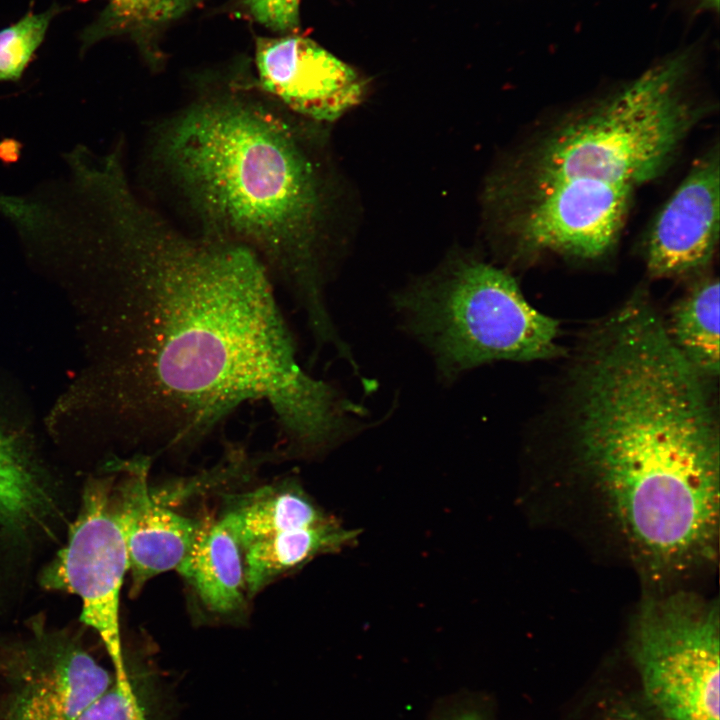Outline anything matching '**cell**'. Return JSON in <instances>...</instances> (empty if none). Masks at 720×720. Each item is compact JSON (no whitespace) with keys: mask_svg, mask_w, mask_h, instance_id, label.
<instances>
[{"mask_svg":"<svg viewBox=\"0 0 720 720\" xmlns=\"http://www.w3.org/2000/svg\"><path fill=\"white\" fill-rule=\"evenodd\" d=\"M110 288L107 402L135 441L186 451L263 401L295 450L341 427L347 399L308 374L260 258L178 230L122 175L102 181L76 225Z\"/></svg>","mask_w":720,"mask_h":720,"instance_id":"6da1fadb","label":"cell"},{"mask_svg":"<svg viewBox=\"0 0 720 720\" xmlns=\"http://www.w3.org/2000/svg\"><path fill=\"white\" fill-rule=\"evenodd\" d=\"M704 381L640 295L592 330L574 370L575 462L655 580L717 553L719 426Z\"/></svg>","mask_w":720,"mask_h":720,"instance_id":"7a4b0ae2","label":"cell"},{"mask_svg":"<svg viewBox=\"0 0 720 720\" xmlns=\"http://www.w3.org/2000/svg\"><path fill=\"white\" fill-rule=\"evenodd\" d=\"M298 118L258 87L201 92L159 125L150 158L194 234L252 250L329 345L339 334L321 256L325 185Z\"/></svg>","mask_w":720,"mask_h":720,"instance_id":"3957f363","label":"cell"},{"mask_svg":"<svg viewBox=\"0 0 720 720\" xmlns=\"http://www.w3.org/2000/svg\"><path fill=\"white\" fill-rule=\"evenodd\" d=\"M688 66L686 55L670 57L561 124L528 155L514 192L634 191L658 176L698 120L684 89Z\"/></svg>","mask_w":720,"mask_h":720,"instance_id":"277c9868","label":"cell"},{"mask_svg":"<svg viewBox=\"0 0 720 720\" xmlns=\"http://www.w3.org/2000/svg\"><path fill=\"white\" fill-rule=\"evenodd\" d=\"M393 306L446 381L493 361L562 354L558 321L533 308L512 276L481 261H453L399 291Z\"/></svg>","mask_w":720,"mask_h":720,"instance_id":"5b68a950","label":"cell"},{"mask_svg":"<svg viewBox=\"0 0 720 720\" xmlns=\"http://www.w3.org/2000/svg\"><path fill=\"white\" fill-rule=\"evenodd\" d=\"M629 651L649 720H719L717 604L687 592L648 599Z\"/></svg>","mask_w":720,"mask_h":720,"instance_id":"8992f818","label":"cell"},{"mask_svg":"<svg viewBox=\"0 0 720 720\" xmlns=\"http://www.w3.org/2000/svg\"><path fill=\"white\" fill-rule=\"evenodd\" d=\"M113 483L107 477L88 482L67 543L42 571L40 584L81 599L80 620L101 638L115 677L126 678L119 605L129 559L115 511Z\"/></svg>","mask_w":720,"mask_h":720,"instance_id":"52a82bcc","label":"cell"},{"mask_svg":"<svg viewBox=\"0 0 720 720\" xmlns=\"http://www.w3.org/2000/svg\"><path fill=\"white\" fill-rule=\"evenodd\" d=\"M17 649L11 672L7 720H76L115 679L64 632L40 623Z\"/></svg>","mask_w":720,"mask_h":720,"instance_id":"ba28073f","label":"cell"},{"mask_svg":"<svg viewBox=\"0 0 720 720\" xmlns=\"http://www.w3.org/2000/svg\"><path fill=\"white\" fill-rule=\"evenodd\" d=\"M257 87L291 113L329 122L358 104L363 81L349 65L310 39L260 38Z\"/></svg>","mask_w":720,"mask_h":720,"instance_id":"9c48e42d","label":"cell"},{"mask_svg":"<svg viewBox=\"0 0 720 720\" xmlns=\"http://www.w3.org/2000/svg\"><path fill=\"white\" fill-rule=\"evenodd\" d=\"M719 153L699 159L666 202L647 242V267L654 277L696 272L713 257L719 237Z\"/></svg>","mask_w":720,"mask_h":720,"instance_id":"30bf717a","label":"cell"},{"mask_svg":"<svg viewBox=\"0 0 720 720\" xmlns=\"http://www.w3.org/2000/svg\"><path fill=\"white\" fill-rule=\"evenodd\" d=\"M151 460L133 457L114 467L123 476L113 483L118 522L126 542L131 594L158 574L177 570L193 546L202 525L160 504L151 494L148 472Z\"/></svg>","mask_w":720,"mask_h":720,"instance_id":"8fae6325","label":"cell"},{"mask_svg":"<svg viewBox=\"0 0 720 720\" xmlns=\"http://www.w3.org/2000/svg\"><path fill=\"white\" fill-rule=\"evenodd\" d=\"M244 549L220 519L202 526L177 571L213 612L231 614L244 602Z\"/></svg>","mask_w":720,"mask_h":720,"instance_id":"7c38bea8","label":"cell"},{"mask_svg":"<svg viewBox=\"0 0 720 720\" xmlns=\"http://www.w3.org/2000/svg\"><path fill=\"white\" fill-rule=\"evenodd\" d=\"M359 530L329 517L321 523L279 532L244 549L246 591L256 594L272 580L318 555L335 553L356 542Z\"/></svg>","mask_w":720,"mask_h":720,"instance_id":"4fadbf2b","label":"cell"},{"mask_svg":"<svg viewBox=\"0 0 720 720\" xmlns=\"http://www.w3.org/2000/svg\"><path fill=\"white\" fill-rule=\"evenodd\" d=\"M326 515L294 480L235 497L221 520L243 549L264 537L323 522Z\"/></svg>","mask_w":720,"mask_h":720,"instance_id":"5bb4252c","label":"cell"},{"mask_svg":"<svg viewBox=\"0 0 720 720\" xmlns=\"http://www.w3.org/2000/svg\"><path fill=\"white\" fill-rule=\"evenodd\" d=\"M719 282L695 284L673 307L667 334L683 358L704 379L719 374Z\"/></svg>","mask_w":720,"mask_h":720,"instance_id":"9a60e30c","label":"cell"},{"mask_svg":"<svg viewBox=\"0 0 720 720\" xmlns=\"http://www.w3.org/2000/svg\"><path fill=\"white\" fill-rule=\"evenodd\" d=\"M53 504L24 449L0 430V527L14 534L39 527Z\"/></svg>","mask_w":720,"mask_h":720,"instance_id":"2e32d148","label":"cell"},{"mask_svg":"<svg viewBox=\"0 0 720 720\" xmlns=\"http://www.w3.org/2000/svg\"><path fill=\"white\" fill-rule=\"evenodd\" d=\"M193 0H109L101 16L84 32L86 44L119 31L143 29L182 15Z\"/></svg>","mask_w":720,"mask_h":720,"instance_id":"e0dca14e","label":"cell"},{"mask_svg":"<svg viewBox=\"0 0 720 720\" xmlns=\"http://www.w3.org/2000/svg\"><path fill=\"white\" fill-rule=\"evenodd\" d=\"M58 8L29 13L0 30V81H17L43 42Z\"/></svg>","mask_w":720,"mask_h":720,"instance_id":"ac0fdd59","label":"cell"},{"mask_svg":"<svg viewBox=\"0 0 720 720\" xmlns=\"http://www.w3.org/2000/svg\"><path fill=\"white\" fill-rule=\"evenodd\" d=\"M76 720H146L130 681L116 678Z\"/></svg>","mask_w":720,"mask_h":720,"instance_id":"d6986e66","label":"cell"},{"mask_svg":"<svg viewBox=\"0 0 720 720\" xmlns=\"http://www.w3.org/2000/svg\"><path fill=\"white\" fill-rule=\"evenodd\" d=\"M256 21L274 30L294 28L299 19L300 0H245Z\"/></svg>","mask_w":720,"mask_h":720,"instance_id":"ffe728a7","label":"cell"},{"mask_svg":"<svg viewBox=\"0 0 720 720\" xmlns=\"http://www.w3.org/2000/svg\"><path fill=\"white\" fill-rule=\"evenodd\" d=\"M433 720H489L484 708L472 697H456L442 704Z\"/></svg>","mask_w":720,"mask_h":720,"instance_id":"44dd1931","label":"cell"},{"mask_svg":"<svg viewBox=\"0 0 720 720\" xmlns=\"http://www.w3.org/2000/svg\"><path fill=\"white\" fill-rule=\"evenodd\" d=\"M700 4L707 9L717 11L719 8V0H698Z\"/></svg>","mask_w":720,"mask_h":720,"instance_id":"7402d4cb","label":"cell"}]
</instances>
